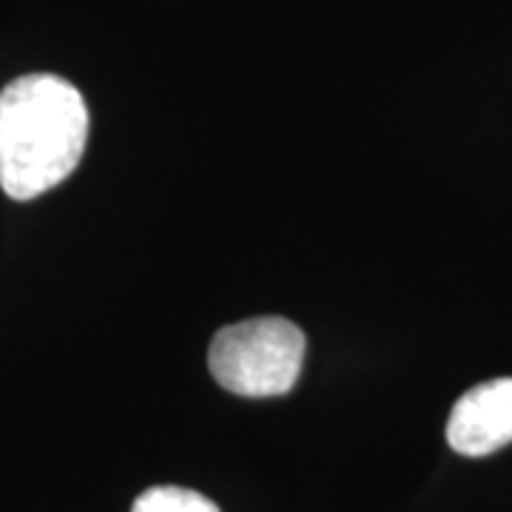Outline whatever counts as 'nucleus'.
Returning a JSON list of instances; mask_svg holds the SVG:
<instances>
[{"mask_svg": "<svg viewBox=\"0 0 512 512\" xmlns=\"http://www.w3.org/2000/svg\"><path fill=\"white\" fill-rule=\"evenodd\" d=\"M302 362L305 333L282 316L228 325L208 348V367L217 384L248 399H268L293 390Z\"/></svg>", "mask_w": 512, "mask_h": 512, "instance_id": "nucleus-2", "label": "nucleus"}, {"mask_svg": "<svg viewBox=\"0 0 512 512\" xmlns=\"http://www.w3.org/2000/svg\"><path fill=\"white\" fill-rule=\"evenodd\" d=\"M131 512H220L214 501L185 487H154L134 501Z\"/></svg>", "mask_w": 512, "mask_h": 512, "instance_id": "nucleus-4", "label": "nucleus"}, {"mask_svg": "<svg viewBox=\"0 0 512 512\" xmlns=\"http://www.w3.org/2000/svg\"><path fill=\"white\" fill-rule=\"evenodd\" d=\"M447 444L461 456L481 458L512 444V379L467 390L447 421Z\"/></svg>", "mask_w": 512, "mask_h": 512, "instance_id": "nucleus-3", "label": "nucleus"}, {"mask_svg": "<svg viewBox=\"0 0 512 512\" xmlns=\"http://www.w3.org/2000/svg\"><path fill=\"white\" fill-rule=\"evenodd\" d=\"M89 140L83 94L57 74H26L0 92V188L35 200L72 174Z\"/></svg>", "mask_w": 512, "mask_h": 512, "instance_id": "nucleus-1", "label": "nucleus"}]
</instances>
